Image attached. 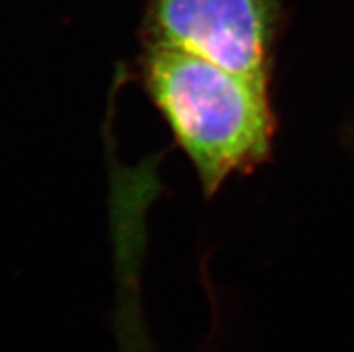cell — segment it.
<instances>
[{"label": "cell", "mask_w": 354, "mask_h": 352, "mask_svg": "<svg viewBox=\"0 0 354 352\" xmlns=\"http://www.w3.org/2000/svg\"><path fill=\"white\" fill-rule=\"evenodd\" d=\"M137 72L205 198L272 158L277 135L272 85L158 45H140Z\"/></svg>", "instance_id": "1"}, {"label": "cell", "mask_w": 354, "mask_h": 352, "mask_svg": "<svg viewBox=\"0 0 354 352\" xmlns=\"http://www.w3.org/2000/svg\"><path fill=\"white\" fill-rule=\"evenodd\" d=\"M284 26V0H148L139 41L193 54L274 85Z\"/></svg>", "instance_id": "2"}, {"label": "cell", "mask_w": 354, "mask_h": 352, "mask_svg": "<svg viewBox=\"0 0 354 352\" xmlns=\"http://www.w3.org/2000/svg\"><path fill=\"white\" fill-rule=\"evenodd\" d=\"M353 140H354V135H353Z\"/></svg>", "instance_id": "3"}]
</instances>
